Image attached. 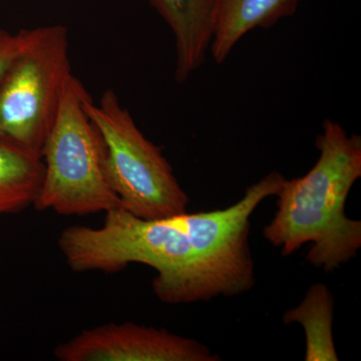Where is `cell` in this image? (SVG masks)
Returning <instances> with one entry per match:
<instances>
[{"instance_id": "1", "label": "cell", "mask_w": 361, "mask_h": 361, "mask_svg": "<svg viewBox=\"0 0 361 361\" xmlns=\"http://www.w3.org/2000/svg\"><path fill=\"white\" fill-rule=\"evenodd\" d=\"M285 177L272 172L247 188L222 210L146 220L125 209L109 211L99 228L78 226L71 257L82 272L116 273L132 263L149 266L161 302L178 305L233 297L256 284L249 246L250 218L265 199L276 196Z\"/></svg>"}, {"instance_id": "2", "label": "cell", "mask_w": 361, "mask_h": 361, "mask_svg": "<svg viewBox=\"0 0 361 361\" xmlns=\"http://www.w3.org/2000/svg\"><path fill=\"white\" fill-rule=\"evenodd\" d=\"M315 146L319 157L314 166L302 177L284 180L263 236L283 256L312 244L306 261L332 272L361 248V221L345 214L349 192L361 178V137L325 120Z\"/></svg>"}, {"instance_id": "3", "label": "cell", "mask_w": 361, "mask_h": 361, "mask_svg": "<svg viewBox=\"0 0 361 361\" xmlns=\"http://www.w3.org/2000/svg\"><path fill=\"white\" fill-rule=\"evenodd\" d=\"M87 94L84 85L71 75L40 151L44 175L33 205L37 210L87 216L122 208L106 179L103 137L82 106Z\"/></svg>"}, {"instance_id": "4", "label": "cell", "mask_w": 361, "mask_h": 361, "mask_svg": "<svg viewBox=\"0 0 361 361\" xmlns=\"http://www.w3.org/2000/svg\"><path fill=\"white\" fill-rule=\"evenodd\" d=\"M84 109L106 146L104 171L122 208L146 220L187 212L189 197L160 147L145 137L114 90L96 104L87 94Z\"/></svg>"}, {"instance_id": "5", "label": "cell", "mask_w": 361, "mask_h": 361, "mask_svg": "<svg viewBox=\"0 0 361 361\" xmlns=\"http://www.w3.org/2000/svg\"><path fill=\"white\" fill-rule=\"evenodd\" d=\"M23 44L0 80V135L42 151L71 73L68 28L23 30Z\"/></svg>"}, {"instance_id": "6", "label": "cell", "mask_w": 361, "mask_h": 361, "mask_svg": "<svg viewBox=\"0 0 361 361\" xmlns=\"http://www.w3.org/2000/svg\"><path fill=\"white\" fill-rule=\"evenodd\" d=\"M61 361H219L205 344L132 322L82 330L54 349Z\"/></svg>"}, {"instance_id": "7", "label": "cell", "mask_w": 361, "mask_h": 361, "mask_svg": "<svg viewBox=\"0 0 361 361\" xmlns=\"http://www.w3.org/2000/svg\"><path fill=\"white\" fill-rule=\"evenodd\" d=\"M175 39V80L182 85L205 63L212 40L210 0H147Z\"/></svg>"}, {"instance_id": "8", "label": "cell", "mask_w": 361, "mask_h": 361, "mask_svg": "<svg viewBox=\"0 0 361 361\" xmlns=\"http://www.w3.org/2000/svg\"><path fill=\"white\" fill-rule=\"evenodd\" d=\"M214 61L223 63L252 30L270 28L295 13L299 0H210Z\"/></svg>"}, {"instance_id": "9", "label": "cell", "mask_w": 361, "mask_h": 361, "mask_svg": "<svg viewBox=\"0 0 361 361\" xmlns=\"http://www.w3.org/2000/svg\"><path fill=\"white\" fill-rule=\"evenodd\" d=\"M44 175L40 152L0 135V216L35 205Z\"/></svg>"}, {"instance_id": "10", "label": "cell", "mask_w": 361, "mask_h": 361, "mask_svg": "<svg viewBox=\"0 0 361 361\" xmlns=\"http://www.w3.org/2000/svg\"><path fill=\"white\" fill-rule=\"evenodd\" d=\"M334 298L325 284L311 285L303 300L283 315L285 324L299 323L305 334L306 361H337L334 339Z\"/></svg>"}, {"instance_id": "11", "label": "cell", "mask_w": 361, "mask_h": 361, "mask_svg": "<svg viewBox=\"0 0 361 361\" xmlns=\"http://www.w3.org/2000/svg\"><path fill=\"white\" fill-rule=\"evenodd\" d=\"M23 44V33H11L0 26V80Z\"/></svg>"}]
</instances>
